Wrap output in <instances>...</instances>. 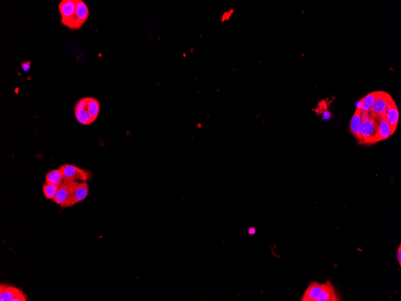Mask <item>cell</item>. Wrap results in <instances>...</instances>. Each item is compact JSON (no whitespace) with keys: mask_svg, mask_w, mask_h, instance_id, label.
I'll return each instance as SVG.
<instances>
[{"mask_svg":"<svg viewBox=\"0 0 401 301\" xmlns=\"http://www.w3.org/2000/svg\"><path fill=\"white\" fill-rule=\"evenodd\" d=\"M302 301H340L341 297L329 280L325 283L312 281L303 294Z\"/></svg>","mask_w":401,"mask_h":301,"instance_id":"1","label":"cell"},{"mask_svg":"<svg viewBox=\"0 0 401 301\" xmlns=\"http://www.w3.org/2000/svg\"><path fill=\"white\" fill-rule=\"evenodd\" d=\"M360 133L362 138V144L371 145L379 142L377 122L372 117L370 111L362 112Z\"/></svg>","mask_w":401,"mask_h":301,"instance_id":"2","label":"cell"},{"mask_svg":"<svg viewBox=\"0 0 401 301\" xmlns=\"http://www.w3.org/2000/svg\"><path fill=\"white\" fill-rule=\"evenodd\" d=\"M63 174V183H70L77 180L87 182L92 177V172L84 170L74 165L66 164L62 165L59 168Z\"/></svg>","mask_w":401,"mask_h":301,"instance_id":"3","label":"cell"},{"mask_svg":"<svg viewBox=\"0 0 401 301\" xmlns=\"http://www.w3.org/2000/svg\"><path fill=\"white\" fill-rule=\"evenodd\" d=\"M77 5V0H62L59 3L58 9L61 16L62 25L68 28L70 26L76 14Z\"/></svg>","mask_w":401,"mask_h":301,"instance_id":"4","label":"cell"},{"mask_svg":"<svg viewBox=\"0 0 401 301\" xmlns=\"http://www.w3.org/2000/svg\"><path fill=\"white\" fill-rule=\"evenodd\" d=\"M90 15L89 9L82 0H77L76 14L69 29L72 30H80L86 23Z\"/></svg>","mask_w":401,"mask_h":301,"instance_id":"5","label":"cell"},{"mask_svg":"<svg viewBox=\"0 0 401 301\" xmlns=\"http://www.w3.org/2000/svg\"><path fill=\"white\" fill-rule=\"evenodd\" d=\"M0 300L26 301L27 299L23 290L12 285L4 284L0 286Z\"/></svg>","mask_w":401,"mask_h":301,"instance_id":"6","label":"cell"},{"mask_svg":"<svg viewBox=\"0 0 401 301\" xmlns=\"http://www.w3.org/2000/svg\"><path fill=\"white\" fill-rule=\"evenodd\" d=\"M89 193V187L87 182L80 183L73 194L65 200L61 206L62 209L70 208L76 204L82 202L87 198Z\"/></svg>","mask_w":401,"mask_h":301,"instance_id":"7","label":"cell"},{"mask_svg":"<svg viewBox=\"0 0 401 301\" xmlns=\"http://www.w3.org/2000/svg\"><path fill=\"white\" fill-rule=\"evenodd\" d=\"M391 98L392 97L389 94L381 91L380 93L373 102L369 110L373 118L380 117L386 114L388 102Z\"/></svg>","mask_w":401,"mask_h":301,"instance_id":"8","label":"cell"},{"mask_svg":"<svg viewBox=\"0 0 401 301\" xmlns=\"http://www.w3.org/2000/svg\"><path fill=\"white\" fill-rule=\"evenodd\" d=\"M386 117L389 125L391 136L395 133L398 125L399 112L395 102L391 98L388 102L386 111Z\"/></svg>","mask_w":401,"mask_h":301,"instance_id":"9","label":"cell"},{"mask_svg":"<svg viewBox=\"0 0 401 301\" xmlns=\"http://www.w3.org/2000/svg\"><path fill=\"white\" fill-rule=\"evenodd\" d=\"M80 183L74 182V183H65L59 186V190L54 199V202L57 205L61 206L69 197L74 194V191Z\"/></svg>","mask_w":401,"mask_h":301,"instance_id":"10","label":"cell"},{"mask_svg":"<svg viewBox=\"0 0 401 301\" xmlns=\"http://www.w3.org/2000/svg\"><path fill=\"white\" fill-rule=\"evenodd\" d=\"M362 124V108L359 102L350 124V133L360 144L362 143V138L360 133V127Z\"/></svg>","mask_w":401,"mask_h":301,"instance_id":"11","label":"cell"},{"mask_svg":"<svg viewBox=\"0 0 401 301\" xmlns=\"http://www.w3.org/2000/svg\"><path fill=\"white\" fill-rule=\"evenodd\" d=\"M374 118L377 121L378 127V142H381L391 137L390 127L386 114Z\"/></svg>","mask_w":401,"mask_h":301,"instance_id":"12","label":"cell"},{"mask_svg":"<svg viewBox=\"0 0 401 301\" xmlns=\"http://www.w3.org/2000/svg\"><path fill=\"white\" fill-rule=\"evenodd\" d=\"M45 183L57 186L63 184V174L60 169H55L48 172L46 174Z\"/></svg>","mask_w":401,"mask_h":301,"instance_id":"13","label":"cell"},{"mask_svg":"<svg viewBox=\"0 0 401 301\" xmlns=\"http://www.w3.org/2000/svg\"><path fill=\"white\" fill-rule=\"evenodd\" d=\"M380 92L381 91H377V92L369 93L359 100V102L362 108V112H368L370 110L373 102Z\"/></svg>","mask_w":401,"mask_h":301,"instance_id":"14","label":"cell"},{"mask_svg":"<svg viewBox=\"0 0 401 301\" xmlns=\"http://www.w3.org/2000/svg\"><path fill=\"white\" fill-rule=\"evenodd\" d=\"M87 110L93 122L98 118L100 111V105L99 100L96 98H90L87 106Z\"/></svg>","mask_w":401,"mask_h":301,"instance_id":"15","label":"cell"},{"mask_svg":"<svg viewBox=\"0 0 401 301\" xmlns=\"http://www.w3.org/2000/svg\"><path fill=\"white\" fill-rule=\"evenodd\" d=\"M75 117L80 124L89 125L93 123L87 110V107L83 109H74Z\"/></svg>","mask_w":401,"mask_h":301,"instance_id":"16","label":"cell"},{"mask_svg":"<svg viewBox=\"0 0 401 301\" xmlns=\"http://www.w3.org/2000/svg\"><path fill=\"white\" fill-rule=\"evenodd\" d=\"M59 186L54 185L45 184L43 185L42 190L45 198L48 200H54L56 194L59 190Z\"/></svg>","mask_w":401,"mask_h":301,"instance_id":"17","label":"cell"},{"mask_svg":"<svg viewBox=\"0 0 401 301\" xmlns=\"http://www.w3.org/2000/svg\"><path fill=\"white\" fill-rule=\"evenodd\" d=\"M90 98H84L78 100L75 105L74 109H83L87 107Z\"/></svg>","mask_w":401,"mask_h":301,"instance_id":"18","label":"cell"},{"mask_svg":"<svg viewBox=\"0 0 401 301\" xmlns=\"http://www.w3.org/2000/svg\"><path fill=\"white\" fill-rule=\"evenodd\" d=\"M31 63L30 62H24L22 63L21 68L24 72L29 71L31 68Z\"/></svg>","mask_w":401,"mask_h":301,"instance_id":"19","label":"cell"},{"mask_svg":"<svg viewBox=\"0 0 401 301\" xmlns=\"http://www.w3.org/2000/svg\"><path fill=\"white\" fill-rule=\"evenodd\" d=\"M397 260L399 265L401 266V244H399L398 249L397 250Z\"/></svg>","mask_w":401,"mask_h":301,"instance_id":"20","label":"cell"},{"mask_svg":"<svg viewBox=\"0 0 401 301\" xmlns=\"http://www.w3.org/2000/svg\"><path fill=\"white\" fill-rule=\"evenodd\" d=\"M248 234L250 235V236H252V235H254L256 234V230L254 227H250L248 229Z\"/></svg>","mask_w":401,"mask_h":301,"instance_id":"21","label":"cell"}]
</instances>
